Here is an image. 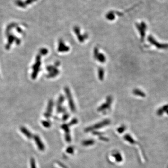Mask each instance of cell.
<instances>
[{
	"instance_id": "cell-1",
	"label": "cell",
	"mask_w": 168,
	"mask_h": 168,
	"mask_svg": "<svg viewBox=\"0 0 168 168\" xmlns=\"http://www.w3.org/2000/svg\"><path fill=\"white\" fill-rule=\"evenodd\" d=\"M65 92L66 93V95L67 96V99L69 100V104L70 107L71 108V109L72 111H74L75 110V106L74 104V102L73 100V99L72 98L71 95L70 93L69 89L68 87H65Z\"/></svg>"
},
{
	"instance_id": "cell-2",
	"label": "cell",
	"mask_w": 168,
	"mask_h": 168,
	"mask_svg": "<svg viewBox=\"0 0 168 168\" xmlns=\"http://www.w3.org/2000/svg\"><path fill=\"white\" fill-rule=\"evenodd\" d=\"M99 50L98 48H95L94 49V56L95 58L98 59V60L101 63H104L106 61V58L104 55L101 53H99Z\"/></svg>"
},
{
	"instance_id": "cell-3",
	"label": "cell",
	"mask_w": 168,
	"mask_h": 168,
	"mask_svg": "<svg viewBox=\"0 0 168 168\" xmlns=\"http://www.w3.org/2000/svg\"><path fill=\"white\" fill-rule=\"evenodd\" d=\"M33 138L35 140V142L39 150L40 151H44V146L41 141L39 136L35 135L33 136Z\"/></svg>"
},
{
	"instance_id": "cell-4",
	"label": "cell",
	"mask_w": 168,
	"mask_h": 168,
	"mask_svg": "<svg viewBox=\"0 0 168 168\" xmlns=\"http://www.w3.org/2000/svg\"><path fill=\"white\" fill-rule=\"evenodd\" d=\"M112 97H108L107 99L106 102L105 103H104L101 106H100L99 107L98 110L100 111H101L106 110V109H107V108H109L110 107V105L112 103Z\"/></svg>"
},
{
	"instance_id": "cell-5",
	"label": "cell",
	"mask_w": 168,
	"mask_h": 168,
	"mask_svg": "<svg viewBox=\"0 0 168 168\" xmlns=\"http://www.w3.org/2000/svg\"><path fill=\"white\" fill-rule=\"evenodd\" d=\"M58 50L60 52H66L69 50V48L66 46L62 41H60L58 44Z\"/></svg>"
},
{
	"instance_id": "cell-6",
	"label": "cell",
	"mask_w": 168,
	"mask_h": 168,
	"mask_svg": "<svg viewBox=\"0 0 168 168\" xmlns=\"http://www.w3.org/2000/svg\"><path fill=\"white\" fill-rule=\"evenodd\" d=\"M109 121L108 120H106L102 122H100L99 123H98L97 124L95 125L94 126H93V127L89 128H87V130L89 131L90 130H92L93 129H96V128H101L102 127L104 126H106L107 125L109 124Z\"/></svg>"
},
{
	"instance_id": "cell-7",
	"label": "cell",
	"mask_w": 168,
	"mask_h": 168,
	"mask_svg": "<svg viewBox=\"0 0 168 168\" xmlns=\"http://www.w3.org/2000/svg\"><path fill=\"white\" fill-rule=\"evenodd\" d=\"M21 131L28 138V139H31V138H32L33 136L32 135V134L30 132H29V131L25 127H21Z\"/></svg>"
},
{
	"instance_id": "cell-8",
	"label": "cell",
	"mask_w": 168,
	"mask_h": 168,
	"mask_svg": "<svg viewBox=\"0 0 168 168\" xmlns=\"http://www.w3.org/2000/svg\"><path fill=\"white\" fill-rule=\"evenodd\" d=\"M74 31L75 32L76 34V35H77L78 38L80 41V42H84L85 38H84V37L83 35L82 36L81 34H80V29L78 27H76L74 28Z\"/></svg>"
},
{
	"instance_id": "cell-9",
	"label": "cell",
	"mask_w": 168,
	"mask_h": 168,
	"mask_svg": "<svg viewBox=\"0 0 168 168\" xmlns=\"http://www.w3.org/2000/svg\"><path fill=\"white\" fill-rule=\"evenodd\" d=\"M104 70L102 68H100L99 69V80H103L104 78Z\"/></svg>"
},
{
	"instance_id": "cell-10",
	"label": "cell",
	"mask_w": 168,
	"mask_h": 168,
	"mask_svg": "<svg viewBox=\"0 0 168 168\" xmlns=\"http://www.w3.org/2000/svg\"><path fill=\"white\" fill-rule=\"evenodd\" d=\"M30 165L31 168H36L35 165V159L33 158H31L30 159Z\"/></svg>"
},
{
	"instance_id": "cell-11",
	"label": "cell",
	"mask_w": 168,
	"mask_h": 168,
	"mask_svg": "<svg viewBox=\"0 0 168 168\" xmlns=\"http://www.w3.org/2000/svg\"><path fill=\"white\" fill-rule=\"evenodd\" d=\"M115 156L116 157L117 161H118V162H121V161H122V157H121V156L120 155V154H115Z\"/></svg>"
},
{
	"instance_id": "cell-12",
	"label": "cell",
	"mask_w": 168,
	"mask_h": 168,
	"mask_svg": "<svg viewBox=\"0 0 168 168\" xmlns=\"http://www.w3.org/2000/svg\"><path fill=\"white\" fill-rule=\"evenodd\" d=\"M42 124L44 127L45 128H49L50 126V123L46 121H44L42 122Z\"/></svg>"
},
{
	"instance_id": "cell-13",
	"label": "cell",
	"mask_w": 168,
	"mask_h": 168,
	"mask_svg": "<svg viewBox=\"0 0 168 168\" xmlns=\"http://www.w3.org/2000/svg\"><path fill=\"white\" fill-rule=\"evenodd\" d=\"M93 143V141H86L85 142H84L83 144L85 145H92Z\"/></svg>"
},
{
	"instance_id": "cell-14",
	"label": "cell",
	"mask_w": 168,
	"mask_h": 168,
	"mask_svg": "<svg viewBox=\"0 0 168 168\" xmlns=\"http://www.w3.org/2000/svg\"><path fill=\"white\" fill-rule=\"evenodd\" d=\"M72 151H73V149H72L71 148H70V149H68V150H67V152H69V153H72Z\"/></svg>"
}]
</instances>
